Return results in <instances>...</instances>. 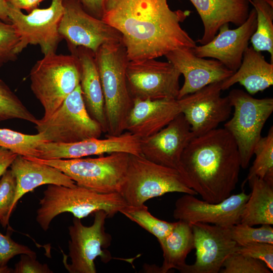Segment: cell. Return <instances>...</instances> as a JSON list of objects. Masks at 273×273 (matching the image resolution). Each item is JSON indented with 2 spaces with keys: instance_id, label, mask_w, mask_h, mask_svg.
Listing matches in <instances>:
<instances>
[{
  "instance_id": "obj_1",
  "label": "cell",
  "mask_w": 273,
  "mask_h": 273,
  "mask_svg": "<svg viewBox=\"0 0 273 273\" xmlns=\"http://www.w3.org/2000/svg\"><path fill=\"white\" fill-rule=\"evenodd\" d=\"M190 13L172 11L167 0H105L101 19L120 33L129 61H139L195 48L180 24Z\"/></svg>"
},
{
  "instance_id": "obj_2",
  "label": "cell",
  "mask_w": 273,
  "mask_h": 273,
  "mask_svg": "<svg viewBox=\"0 0 273 273\" xmlns=\"http://www.w3.org/2000/svg\"><path fill=\"white\" fill-rule=\"evenodd\" d=\"M181 165V176L188 186L211 203L231 195L241 168L236 143L224 127L193 138L183 153Z\"/></svg>"
},
{
  "instance_id": "obj_3",
  "label": "cell",
  "mask_w": 273,
  "mask_h": 273,
  "mask_svg": "<svg viewBox=\"0 0 273 273\" xmlns=\"http://www.w3.org/2000/svg\"><path fill=\"white\" fill-rule=\"evenodd\" d=\"M104 98L107 123L106 135L125 131L133 105L127 85L125 71L129 61L122 42L104 44L95 54Z\"/></svg>"
},
{
  "instance_id": "obj_4",
  "label": "cell",
  "mask_w": 273,
  "mask_h": 273,
  "mask_svg": "<svg viewBox=\"0 0 273 273\" xmlns=\"http://www.w3.org/2000/svg\"><path fill=\"white\" fill-rule=\"evenodd\" d=\"M36 220L47 231L55 217L64 212L82 218L100 210L112 217L128 205L119 193L102 194L76 185L69 187L48 185L39 200Z\"/></svg>"
},
{
  "instance_id": "obj_5",
  "label": "cell",
  "mask_w": 273,
  "mask_h": 273,
  "mask_svg": "<svg viewBox=\"0 0 273 273\" xmlns=\"http://www.w3.org/2000/svg\"><path fill=\"white\" fill-rule=\"evenodd\" d=\"M80 69L77 57L58 55H44L30 71V87L44 109L40 119L49 118L65 99L80 84Z\"/></svg>"
},
{
  "instance_id": "obj_6",
  "label": "cell",
  "mask_w": 273,
  "mask_h": 273,
  "mask_svg": "<svg viewBox=\"0 0 273 273\" xmlns=\"http://www.w3.org/2000/svg\"><path fill=\"white\" fill-rule=\"evenodd\" d=\"M25 157L58 169L79 186L108 194L120 193L126 174L129 154L115 152L96 158L68 159Z\"/></svg>"
},
{
  "instance_id": "obj_7",
  "label": "cell",
  "mask_w": 273,
  "mask_h": 273,
  "mask_svg": "<svg viewBox=\"0 0 273 273\" xmlns=\"http://www.w3.org/2000/svg\"><path fill=\"white\" fill-rule=\"evenodd\" d=\"M172 192L197 195L176 169L152 162L142 154H129L120 192L128 205H142L149 199Z\"/></svg>"
},
{
  "instance_id": "obj_8",
  "label": "cell",
  "mask_w": 273,
  "mask_h": 273,
  "mask_svg": "<svg viewBox=\"0 0 273 273\" xmlns=\"http://www.w3.org/2000/svg\"><path fill=\"white\" fill-rule=\"evenodd\" d=\"M234 111L224 125L234 139L240 153L241 168H246L253 155L254 148L273 111V99H256L240 89H233L228 95Z\"/></svg>"
},
{
  "instance_id": "obj_9",
  "label": "cell",
  "mask_w": 273,
  "mask_h": 273,
  "mask_svg": "<svg viewBox=\"0 0 273 273\" xmlns=\"http://www.w3.org/2000/svg\"><path fill=\"white\" fill-rule=\"evenodd\" d=\"M35 128L47 142L71 143L90 138H100V124L86 109L80 84L47 119H38Z\"/></svg>"
},
{
  "instance_id": "obj_10",
  "label": "cell",
  "mask_w": 273,
  "mask_h": 273,
  "mask_svg": "<svg viewBox=\"0 0 273 273\" xmlns=\"http://www.w3.org/2000/svg\"><path fill=\"white\" fill-rule=\"evenodd\" d=\"M107 214L103 210L95 213L93 223L83 225L80 218L75 217L72 224L68 228L70 240L68 243L70 262L63 261L66 269L70 273H96L94 260L100 256L104 262L110 259V255L102 248L111 244V235L105 231V221Z\"/></svg>"
},
{
  "instance_id": "obj_11",
  "label": "cell",
  "mask_w": 273,
  "mask_h": 273,
  "mask_svg": "<svg viewBox=\"0 0 273 273\" xmlns=\"http://www.w3.org/2000/svg\"><path fill=\"white\" fill-rule=\"evenodd\" d=\"M125 74L133 100L177 99L181 74L168 61L149 59L129 61Z\"/></svg>"
},
{
  "instance_id": "obj_12",
  "label": "cell",
  "mask_w": 273,
  "mask_h": 273,
  "mask_svg": "<svg viewBox=\"0 0 273 273\" xmlns=\"http://www.w3.org/2000/svg\"><path fill=\"white\" fill-rule=\"evenodd\" d=\"M63 6L58 31L71 50L82 47L96 54L104 44L122 41L118 30L88 14L78 0H63Z\"/></svg>"
},
{
  "instance_id": "obj_13",
  "label": "cell",
  "mask_w": 273,
  "mask_h": 273,
  "mask_svg": "<svg viewBox=\"0 0 273 273\" xmlns=\"http://www.w3.org/2000/svg\"><path fill=\"white\" fill-rule=\"evenodd\" d=\"M8 5V17L20 38V50L28 44H38L44 55L56 53L62 38L58 28L62 17L63 0H52L45 9L36 8L28 14Z\"/></svg>"
},
{
  "instance_id": "obj_14",
  "label": "cell",
  "mask_w": 273,
  "mask_h": 273,
  "mask_svg": "<svg viewBox=\"0 0 273 273\" xmlns=\"http://www.w3.org/2000/svg\"><path fill=\"white\" fill-rule=\"evenodd\" d=\"M221 82L211 83L177 99L194 137L217 128L229 119L233 107L228 96H221Z\"/></svg>"
},
{
  "instance_id": "obj_15",
  "label": "cell",
  "mask_w": 273,
  "mask_h": 273,
  "mask_svg": "<svg viewBox=\"0 0 273 273\" xmlns=\"http://www.w3.org/2000/svg\"><path fill=\"white\" fill-rule=\"evenodd\" d=\"M184 194L177 199L173 216L189 223L201 222L223 227L240 223L244 206L250 194L244 191L230 195L223 201L211 203Z\"/></svg>"
},
{
  "instance_id": "obj_16",
  "label": "cell",
  "mask_w": 273,
  "mask_h": 273,
  "mask_svg": "<svg viewBox=\"0 0 273 273\" xmlns=\"http://www.w3.org/2000/svg\"><path fill=\"white\" fill-rule=\"evenodd\" d=\"M191 225L196 249V261L186 264L183 273H218L238 245L232 239L229 227L196 222Z\"/></svg>"
},
{
  "instance_id": "obj_17",
  "label": "cell",
  "mask_w": 273,
  "mask_h": 273,
  "mask_svg": "<svg viewBox=\"0 0 273 273\" xmlns=\"http://www.w3.org/2000/svg\"><path fill=\"white\" fill-rule=\"evenodd\" d=\"M141 139L125 131L119 135H106L105 139L90 138L71 143L46 142L37 149L39 158L68 159L115 152L140 155Z\"/></svg>"
},
{
  "instance_id": "obj_18",
  "label": "cell",
  "mask_w": 273,
  "mask_h": 273,
  "mask_svg": "<svg viewBox=\"0 0 273 273\" xmlns=\"http://www.w3.org/2000/svg\"><path fill=\"white\" fill-rule=\"evenodd\" d=\"M256 25V12L253 8L243 24L235 29H230L229 24H224L208 43L196 46L191 50L196 56L217 60L235 72L241 65Z\"/></svg>"
},
{
  "instance_id": "obj_19",
  "label": "cell",
  "mask_w": 273,
  "mask_h": 273,
  "mask_svg": "<svg viewBox=\"0 0 273 273\" xmlns=\"http://www.w3.org/2000/svg\"><path fill=\"white\" fill-rule=\"evenodd\" d=\"M193 137L180 113L156 133L141 139V154L157 164L176 169L181 175V155Z\"/></svg>"
},
{
  "instance_id": "obj_20",
  "label": "cell",
  "mask_w": 273,
  "mask_h": 273,
  "mask_svg": "<svg viewBox=\"0 0 273 273\" xmlns=\"http://www.w3.org/2000/svg\"><path fill=\"white\" fill-rule=\"evenodd\" d=\"M165 56L184 77L177 99L211 83L222 82L234 73L217 60L196 56L190 48H178Z\"/></svg>"
},
{
  "instance_id": "obj_21",
  "label": "cell",
  "mask_w": 273,
  "mask_h": 273,
  "mask_svg": "<svg viewBox=\"0 0 273 273\" xmlns=\"http://www.w3.org/2000/svg\"><path fill=\"white\" fill-rule=\"evenodd\" d=\"M180 113L177 99H134L125 131L140 139L149 137L165 127Z\"/></svg>"
},
{
  "instance_id": "obj_22",
  "label": "cell",
  "mask_w": 273,
  "mask_h": 273,
  "mask_svg": "<svg viewBox=\"0 0 273 273\" xmlns=\"http://www.w3.org/2000/svg\"><path fill=\"white\" fill-rule=\"evenodd\" d=\"M197 10L204 26L198 40L201 44L211 41L224 24L238 26L243 24L249 13L251 0H190Z\"/></svg>"
},
{
  "instance_id": "obj_23",
  "label": "cell",
  "mask_w": 273,
  "mask_h": 273,
  "mask_svg": "<svg viewBox=\"0 0 273 273\" xmlns=\"http://www.w3.org/2000/svg\"><path fill=\"white\" fill-rule=\"evenodd\" d=\"M16 182V193L11 208L15 210L18 201L25 194L43 185H58L75 187L76 183L58 169L17 155L10 166Z\"/></svg>"
},
{
  "instance_id": "obj_24",
  "label": "cell",
  "mask_w": 273,
  "mask_h": 273,
  "mask_svg": "<svg viewBox=\"0 0 273 273\" xmlns=\"http://www.w3.org/2000/svg\"><path fill=\"white\" fill-rule=\"evenodd\" d=\"M71 50L78 58L80 65V85L86 109L106 134L107 123L104 98L95 54L82 47Z\"/></svg>"
},
{
  "instance_id": "obj_25",
  "label": "cell",
  "mask_w": 273,
  "mask_h": 273,
  "mask_svg": "<svg viewBox=\"0 0 273 273\" xmlns=\"http://www.w3.org/2000/svg\"><path fill=\"white\" fill-rule=\"evenodd\" d=\"M243 85L251 95L263 91L273 84V63L267 62L260 52L252 46L245 50L240 66L221 82L224 90L236 83Z\"/></svg>"
},
{
  "instance_id": "obj_26",
  "label": "cell",
  "mask_w": 273,
  "mask_h": 273,
  "mask_svg": "<svg viewBox=\"0 0 273 273\" xmlns=\"http://www.w3.org/2000/svg\"><path fill=\"white\" fill-rule=\"evenodd\" d=\"M158 242L163 257L159 272L166 273L172 268L181 272L187 264L186 260L188 254L195 249L191 224L178 220L170 233Z\"/></svg>"
},
{
  "instance_id": "obj_27",
  "label": "cell",
  "mask_w": 273,
  "mask_h": 273,
  "mask_svg": "<svg viewBox=\"0 0 273 273\" xmlns=\"http://www.w3.org/2000/svg\"><path fill=\"white\" fill-rule=\"evenodd\" d=\"M251 192L243 209L240 223L254 226L273 224V186L263 179H247Z\"/></svg>"
},
{
  "instance_id": "obj_28",
  "label": "cell",
  "mask_w": 273,
  "mask_h": 273,
  "mask_svg": "<svg viewBox=\"0 0 273 273\" xmlns=\"http://www.w3.org/2000/svg\"><path fill=\"white\" fill-rule=\"evenodd\" d=\"M251 4L256 12L257 25L250 41L255 50L268 52L273 63V1L251 0Z\"/></svg>"
},
{
  "instance_id": "obj_29",
  "label": "cell",
  "mask_w": 273,
  "mask_h": 273,
  "mask_svg": "<svg viewBox=\"0 0 273 273\" xmlns=\"http://www.w3.org/2000/svg\"><path fill=\"white\" fill-rule=\"evenodd\" d=\"M47 142L41 133L26 134L8 128H0V147L24 157H39L37 147Z\"/></svg>"
},
{
  "instance_id": "obj_30",
  "label": "cell",
  "mask_w": 273,
  "mask_h": 273,
  "mask_svg": "<svg viewBox=\"0 0 273 273\" xmlns=\"http://www.w3.org/2000/svg\"><path fill=\"white\" fill-rule=\"evenodd\" d=\"M120 212L154 235L158 241L168 235L176 224V222H168L155 217L145 204L137 206L127 205Z\"/></svg>"
},
{
  "instance_id": "obj_31",
  "label": "cell",
  "mask_w": 273,
  "mask_h": 273,
  "mask_svg": "<svg viewBox=\"0 0 273 273\" xmlns=\"http://www.w3.org/2000/svg\"><path fill=\"white\" fill-rule=\"evenodd\" d=\"M255 159L250 168L247 179L257 176L267 181L273 180V127L267 134L261 136L256 144L253 155Z\"/></svg>"
},
{
  "instance_id": "obj_32",
  "label": "cell",
  "mask_w": 273,
  "mask_h": 273,
  "mask_svg": "<svg viewBox=\"0 0 273 273\" xmlns=\"http://www.w3.org/2000/svg\"><path fill=\"white\" fill-rule=\"evenodd\" d=\"M19 119L36 124L38 121L10 88L0 79V121Z\"/></svg>"
},
{
  "instance_id": "obj_33",
  "label": "cell",
  "mask_w": 273,
  "mask_h": 273,
  "mask_svg": "<svg viewBox=\"0 0 273 273\" xmlns=\"http://www.w3.org/2000/svg\"><path fill=\"white\" fill-rule=\"evenodd\" d=\"M232 239L238 245L255 242L273 244V228L270 224H262L255 228L239 223L229 227Z\"/></svg>"
},
{
  "instance_id": "obj_34",
  "label": "cell",
  "mask_w": 273,
  "mask_h": 273,
  "mask_svg": "<svg viewBox=\"0 0 273 273\" xmlns=\"http://www.w3.org/2000/svg\"><path fill=\"white\" fill-rule=\"evenodd\" d=\"M221 273H271L262 261L237 252L230 254L224 261Z\"/></svg>"
},
{
  "instance_id": "obj_35",
  "label": "cell",
  "mask_w": 273,
  "mask_h": 273,
  "mask_svg": "<svg viewBox=\"0 0 273 273\" xmlns=\"http://www.w3.org/2000/svg\"><path fill=\"white\" fill-rule=\"evenodd\" d=\"M16 179L11 169H7L0 179V223L3 228L10 227L9 220L16 193Z\"/></svg>"
},
{
  "instance_id": "obj_36",
  "label": "cell",
  "mask_w": 273,
  "mask_h": 273,
  "mask_svg": "<svg viewBox=\"0 0 273 273\" xmlns=\"http://www.w3.org/2000/svg\"><path fill=\"white\" fill-rule=\"evenodd\" d=\"M20 41L13 24L0 20V65L16 58L21 52Z\"/></svg>"
},
{
  "instance_id": "obj_37",
  "label": "cell",
  "mask_w": 273,
  "mask_h": 273,
  "mask_svg": "<svg viewBox=\"0 0 273 273\" xmlns=\"http://www.w3.org/2000/svg\"><path fill=\"white\" fill-rule=\"evenodd\" d=\"M13 230L8 227L6 235L0 232V267L7 265L8 262L18 255L25 254L36 258V253L28 246L19 244L11 238Z\"/></svg>"
},
{
  "instance_id": "obj_38",
  "label": "cell",
  "mask_w": 273,
  "mask_h": 273,
  "mask_svg": "<svg viewBox=\"0 0 273 273\" xmlns=\"http://www.w3.org/2000/svg\"><path fill=\"white\" fill-rule=\"evenodd\" d=\"M236 252L262 261L272 272L273 244L255 242L238 245Z\"/></svg>"
},
{
  "instance_id": "obj_39",
  "label": "cell",
  "mask_w": 273,
  "mask_h": 273,
  "mask_svg": "<svg viewBox=\"0 0 273 273\" xmlns=\"http://www.w3.org/2000/svg\"><path fill=\"white\" fill-rule=\"evenodd\" d=\"M14 273H52L46 263L42 264L36 258L25 254H21L20 260L15 264Z\"/></svg>"
},
{
  "instance_id": "obj_40",
  "label": "cell",
  "mask_w": 273,
  "mask_h": 273,
  "mask_svg": "<svg viewBox=\"0 0 273 273\" xmlns=\"http://www.w3.org/2000/svg\"><path fill=\"white\" fill-rule=\"evenodd\" d=\"M85 11L93 16L101 19L105 0H78Z\"/></svg>"
},
{
  "instance_id": "obj_41",
  "label": "cell",
  "mask_w": 273,
  "mask_h": 273,
  "mask_svg": "<svg viewBox=\"0 0 273 273\" xmlns=\"http://www.w3.org/2000/svg\"><path fill=\"white\" fill-rule=\"evenodd\" d=\"M17 155L10 150L0 147V178L10 167Z\"/></svg>"
},
{
  "instance_id": "obj_42",
  "label": "cell",
  "mask_w": 273,
  "mask_h": 273,
  "mask_svg": "<svg viewBox=\"0 0 273 273\" xmlns=\"http://www.w3.org/2000/svg\"><path fill=\"white\" fill-rule=\"evenodd\" d=\"M13 7L20 10H25L30 12L37 8L39 4L44 0H5Z\"/></svg>"
},
{
  "instance_id": "obj_43",
  "label": "cell",
  "mask_w": 273,
  "mask_h": 273,
  "mask_svg": "<svg viewBox=\"0 0 273 273\" xmlns=\"http://www.w3.org/2000/svg\"><path fill=\"white\" fill-rule=\"evenodd\" d=\"M0 20L10 22L8 17V5L5 0H0Z\"/></svg>"
},
{
  "instance_id": "obj_44",
  "label": "cell",
  "mask_w": 273,
  "mask_h": 273,
  "mask_svg": "<svg viewBox=\"0 0 273 273\" xmlns=\"http://www.w3.org/2000/svg\"><path fill=\"white\" fill-rule=\"evenodd\" d=\"M13 272V269L10 268L8 265L0 267V273H11Z\"/></svg>"
},
{
  "instance_id": "obj_45",
  "label": "cell",
  "mask_w": 273,
  "mask_h": 273,
  "mask_svg": "<svg viewBox=\"0 0 273 273\" xmlns=\"http://www.w3.org/2000/svg\"><path fill=\"white\" fill-rule=\"evenodd\" d=\"M270 1H273V0H270Z\"/></svg>"
}]
</instances>
